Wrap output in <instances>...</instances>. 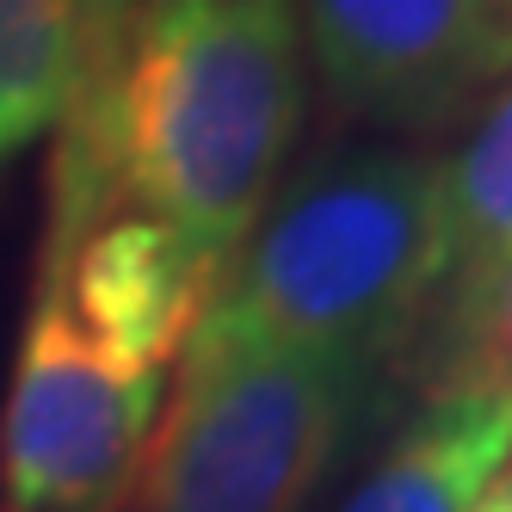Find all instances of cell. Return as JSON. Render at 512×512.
<instances>
[{"label":"cell","mask_w":512,"mask_h":512,"mask_svg":"<svg viewBox=\"0 0 512 512\" xmlns=\"http://www.w3.org/2000/svg\"><path fill=\"white\" fill-rule=\"evenodd\" d=\"M297 0H136L50 142V210H136L216 272L260 229L303 130Z\"/></svg>","instance_id":"cell-1"},{"label":"cell","mask_w":512,"mask_h":512,"mask_svg":"<svg viewBox=\"0 0 512 512\" xmlns=\"http://www.w3.org/2000/svg\"><path fill=\"white\" fill-rule=\"evenodd\" d=\"M512 463V389H426L334 512H475Z\"/></svg>","instance_id":"cell-7"},{"label":"cell","mask_w":512,"mask_h":512,"mask_svg":"<svg viewBox=\"0 0 512 512\" xmlns=\"http://www.w3.org/2000/svg\"><path fill=\"white\" fill-rule=\"evenodd\" d=\"M142 463V512H303L383 408L389 371L346 352L198 334Z\"/></svg>","instance_id":"cell-3"},{"label":"cell","mask_w":512,"mask_h":512,"mask_svg":"<svg viewBox=\"0 0 512 512\" xmlns=\"http://www.w3.org/2000/svg\"><path fill=\"white\" fill-rule=\"evenodd\" d=\"M451 198V284L438 315L469 303L512 260V75L494 87L469 142L445 161Z\"/></svg>","instance_id":"cell-9"},{"label":"cell","mask_w":512,"mask_h":512,"mask_svg":"<svg viewBox=\"0 0 512 512\" xmlns=\"http://www.w3.org/2000/svg\"><path fill=\"white\" fill-rule=\"evenodd\" d=\"M426 389H512V260L426 327Z\"/></svg>","instance_id":"cell-10"},{"label":"cell","mask_w":512,"mask_h":512,"mask_svg":"<svg viewBox=\"0 0 512 512\" xmlns=\"http://www.w3.org/2000/svg\"><path fill=\"white\" fill-rule=\"evenodd\" d=\"M303 62L358 124L426 136L512 75V0H297Z\"/></svg>","instance_id":"cell-5"},{"label":"cell","mask_w":512,"mask_h":512,"mask_svg":"<svg viewBox=\"0 0 512 512\" xmlns=\"http://www.w3.org/2000/svg\"><path fill=\"white\" fill-rule=\"evenodd\" d=\"M38 260L56 266L87 340L124 371L161 383L186 352V340L198 334L216 284H223V272L179 229L136 210H105L99 223L44 210Z\"/></svg>","instance_id":"cell-6"},{"label":"cell","mask_w":512,"mask_h":512,"mask_svg":"<svg viewBox=\"0 0 512 512\" xmlns=\"http://www.w3.org/2000/svg\"><path fill=\"white\" fill-rule=\"evenodd\" d=\"M494 488H500V494H506V500H512V463H506V469H500V482H494Z\"/></svg>","instance_id":"cell-11"},{"label":"cell","mask_w":512,"mask_h":512,"mask_svg":"<svg viewBox=\"0 0 512 512\" xmlns=\"http://www.w3.org/2000/svg\"><path fill=\"white\" fill-rule=\"evenodd\" d=\"M161 389V377H136L87 340L56 266L38 260L0 408L7 512H118L149 463Z\"/></svg>","instance_id":"cell-4"},{"label":"cell","mask_w":512,"mask_h":512,"mask_svg":"<svg viewBox=\"0 0 512 512\" xmlns=\"http://www.w3.org/2000/svg\"><path fill=\"white\" fill-rule=\"evenodd\" d=\"M136 0H0V167L56 136Z\"/></svg>","instance_id":"cell-8"},{"label":"cell","mask_w":512,"mask_h":512,"mask_svg":"<svg viewBox=\"0 0 512 512\" xmlns=\"http://www.w3.org/2000/svg\"><path fill=\"white\" fill-rule=\"evenodd\" d=\"M445 284V161L426 149H340L266 204L198 327L395 371L426 340Z\"/></svg>","instance_id":"cell-2"}]
</instances>
